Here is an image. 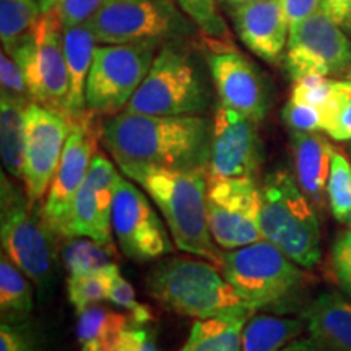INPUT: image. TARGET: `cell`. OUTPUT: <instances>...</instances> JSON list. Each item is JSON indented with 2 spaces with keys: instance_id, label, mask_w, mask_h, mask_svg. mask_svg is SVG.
Instances as JSON below:
<instances>
[{
  "instance_id": "cell-28",
  "label": "cell",
  "mask_w": 351,
  "mask_h": 351,
  "mask_svg": "<svg viewBox=\"0 0 351 351\" xmlns=\"http://www.w3.org/2000/svg\"><path fill=\"white\" fill-rule=\"evenodd\" d=\"M119 267L111 263L106 269L86 275H69L67 296L75 313H82L86 307L109 300V291L114 278L119 274Z\"/></svg>"
},
{
  "instance_id": "cell-25",
  "label": "cell",
  "mask_w": 351,
  "mask_h": 351,
  "mask_svg": "<svg viewBox=\"0 0 351 351\" xmlns=\"http://www.w3.org/2000/svg\"><path fill=\"white\" fill-rule=\"evenodd\" d=\"M306 330L304 320L289 315L256 313L243 330L241 351H280Z\"/></svg>"
},
{
  "instance_id": "cell-11",
  "label": "cell",
  "mask_w": 351,
  "mask_h": 351,
  "mask_svg": "<svg viewBox=\"0 0 351 351\" xmlns=\"http://www.w3.org/2000/svg\"><path fill=\"white\" fill-rule=\"evenodd\" d=\"M101 44H127L171 38L186 29L173 0H104L90 20Z\"/></svg>"
},
{
  "instance_id": "cell-48",
  "label": "cell",
  "mask_w": 351,
  "mask_h": 351,
  "mask_svg": "<svg viewBox=\"0 0 351 351\" xmlns=\"http://www.w3.org/2000/svg\"><path fill=\"white\" fill-rule=\"evenodd\" d=\"M346 78H348V80H351V69L348 70V73H346Z\"/></svg>"
},
{
  "instance_id": "cell-29",
  "label": "cell",
  "mask_w": 351,
  "mask_h": 351,
  "mask_svg": "<svg viewBox=\"0 0 351 351\" xmlns=\"http://www.w3.org/2000/svg\"><path fill=\"white\" fill-rule=\"evenodd\" d=\"M41 16L38 0H0V39L3 51L28 34Z\"/></svg>"
},
{
  "instance_id": "cell-32",
  "label": "cell",
  "mask_w": 351,
  "mask_h": 351,
  "mask_svg": "<svg viewBox=\"0 0 351 351\" xmlns=\"http://www.w3.org/2000/svg\"><path fill=\"white\" fill-rule=\"evenodd\" d=\"M108 301H111L112 304L124 309L134 326H143V324H148L153 319V313L150 307L143 304V302H140L137 298H135L134 287H132L124 276L121 275V271L116 275V278H114Z\"/></svg>"
},
{
  "instance_id": "cell-18",
  "label": "cell",
  "mask_w": 351,
  "mask_h": 351,
  "mask_svg": "<svg viewBox=\"0 0 351 351\" xmlns=\"http://www.w3.org/2000/svg\"><path fill=\"white\" fill-rule=\"evenodd\" d=\"M208 69L219 104L234 109L254 122H262L270 109V91L262 72L238 51H213Z\"/></svg>"
},
{
  "instance_id": "cell-35",
  "label": "cell",
  "mask_w": 351,
  "mask_h": 351,
  "mask_svg": "<svg viewBox=\"0 0 351 351\" xmlns=\"http://www.w3.org/2000/svg\"><path fill=\"white\" fill-rule=\"evenodd\" d=\"M184 15L200 26L207 34L218 36L225 29L217 13V0H176Z\"/></svg>"
},
{
  "instance_id": "cell-46",
  "label": "cell",
  "mask_w": 351,
  "mask_h": 351,
  "mask_svg": "<svg viewBox=\"0 0 351 351\" xmlns=\"http://www.w3.org/2000/svg\"><path fill=\"white\" fill-rule=\"evenodd\" d=\"M57 2H59V0H38L39 7H41V13L54 10L56 5H57Z\"/></svg>"
},
{
  "instance_id": "cell-7",
  "label": "cell",
  "mask_w": 351,
  "mask_h": 351,
  "mask_svg": "<svg viewBox=\"0 0 351 351\" xmlns=\"http://www.w3.org/2000/svg\"><path fill=\"white\" fill-rule=\"evenodd\" d=\"M7 173L0 178V241L2 251L38 288H47L54 269L51 228L29 204L25 189Z\"/></svg>"
},
{
  "instance_id": "cell-1",
  "label": "cell",
  "mask_w": 351,
  "mask_h": 351,
  "mask_svg": "<svg viewBox=\"0 0 351 351\" xmlns=\"http://www.w3.org/2000/svg\"><path fill=\"white\" fill-rule=\"evenodd\" d=\"M212 124L202 116H147L122 111L101 127V142L117 165L208 168Z\"/></svg>"
},
{
  "instance_id": "cell-41",
  "label": "cell",
  "mask_w": 351,
  "mask_h": 351,
  "mask_svg": "<svg viewBox=\"0 0 351 351\" xmlns=\"http://www.w3.org/2000/svg\"><path fill=\"white\" fill-rule=\"evenodd\" d=\"M322 2L324 0H282L289 32L304 20L311 19L315 12H319L322 8Z\"/></svg>"
},
{
  "instance_id": "cell-47",
  "label": "cell",
  "mask_w": 351,
  "mask_h": 351,
  "mask_svg": "<svg viewBox=\"0 0 351 351\" xmlns=\"http://www.w3.org/2000/svg\"><path fill=\"white\" fill-rule=\"evenodd\" d=\"M226 7H234V5H241V3H247V2H254V0H221Z\"/></svg>"
},
{
  "instance_id": "cell-24",
  "label": "cell",
  "mask_w": 351,
  "mask_h": 351,
  "mask_svg": "<svg viewBox=\"0 0 351 351\" xmlns=\"http://www.w3.org/2000/svg\"><path fill=\"white\" fill-rule=\"evenodd\" d=\"M32 101L3 95L0 98V153L5 173L20 182L23 179L26 127L25 111Z\"/></svg>"
},
{
  "instance_id": "cell-9",
  "label": "cell",
  "mask_w": 351,
  "mask_h": 351,
  "mask_svg": "<svg viewBox=\"0 0 351 351\" xmlns=\"http://www.w3.org/2000/svg\"><path fill=\"white\" fill-rule=\"evenodd\" d=\"M160 47V39L96 47L86 80L88 111L96 116H116L124 111L150 72Z\"/></svg>"
},
{
  "instance_id": "cell-2",
  "label": "cell",
  "mask_w": 351,
  "mask_h": 351,
  "mask_svg": "<svg viewBox=\"0 0 351 351\" xmlns=\"http://www.w3.org/2000/svg\"><path fill=\"white\" fill-rule=\"evenodd\" d=\"M119 169L155 202L179 251L219 265L221 251L208 226L207 171L153 165H122Z\"/></svg>"
},
{
  "instance_id": "cell-5",
  "label": "cell",
  "mask_w": 351,
  "mask_h": 351,
  "mask_svg": "<svg viewBox=\"0 0 351 351\" xmlns=\"http://www.w3.org/2000/svg\"><path fill=\"white\" fill-rule=\"evenodd\" d=\"M261 231L275 247L311 270L322 258L320 225L313 202L287 169H275L261 186Z\"/></svg>"
},
{
  "instance_id": "cell-12",
  "label": "cell",
  "mask_w": 351,
  "mask_h": 351,
  "mask_svg": "<svg viewBox=\"0 0 351 351\" xmlns=\"http://www.w3.org/2000/svg\"><path fill=\"white\" fill-rule=\"evenodd\" d=\"M285 67L293 82L306 75H340L351 69V41L320 8L289 32Z\"/></svg>"
},
{
  "instance_id": "cell-16",
  "label": "cell",
  "mask_w": 351,
  "mask_h": 351,
  "mask_svg": "<svg viewBox=\"0 0 351 351\" xmlns=\"http://www.w3.org/2000/svg\"><path fill=\"white\" fill-rule=\"evenodd\" d=\"M95 116L96 114L90 112L73 124V129L65 142L59 168L56 171L49 191L44 197L41 215L54 234L64 236L73 199L82 182L85 181L95 153L98 152L101 130L98 134V129L93 125Z\"/></svg>"
},
{
  "instance_id": "cell-14",
  "label": "cell",
  "mask_w": 351,
  "mask_h": 351,
  "mask_svg": "<svg viewBox=\"0 0 351 351\" xmlns=\"http://www.w3.org/2000/svg\"><path fill=\"white\" fill-rule=\"evenodd\" d=\"M73 124L75 122L65 114L34 101L26 106V147L21 182L32 205L41 202L49 191Z\"/></svg>"
},
{
  "instance_id": "cell-26",
  "label": "cell",
  "mask_w": 351,
  "mask_h": 351,
  "mask_svg": "<svg viewBox=\"0 0 351 351\" xmlns=\"http://www.w3.org/2000/svg\"><path fill=\"white\" fill-rule=\"evenodd\" d=\"M32 280L2 254L0 258V313L2 322H26L33 313Z\"/></svg>"
},
{
  "instance_id": "cell-38",
  "label": "cell",
  "mask_w": 351,
  "mask_h": 351,
  "mask_svg": "<svg viewBox=\"0 0 351 351\" xmlns=\"http://www.w3.org/2000/svg\"><path fill=\"white\" fill-rule=\"evenodd\" d=\"M283 122L295 132H319L322 130V112L307 104L288 99L282 112Z\"/></svg>"
},
{
  "instance_id": "cell-3",
  "label": "cell",
  "mask_w": 351,
  "mask_h": 351,
  "mask_svg": "<svg viewBox=\"0 0 351 351\" xmlns=\"http://www.w3.org/2000/svg\"><path fill=\"white\" fill-rule=\"evenodd\" d=\"M218 269L256 313L300 315L309 302L306 269L267 239L221 251Z\"/></svg>"
},
{
  "instance_id": "cell-40",
  "label": "cell",
  "mask_w": 351,
  "mask_h": 351,
  "mask_svg": "<svg viewBox=\"0 0 351 351\" xmlns=\"http://www.w3.org/2000/svg\"><path fill=\"white\" fill-rule=\"evenodd\" d=\"M117 351H161L155 337L148 328L130 324L122 333L121 345Z\"/></svg>"
},
{
  "instance_id": "cell-23",
  "label": "cell",
  "mask_w": 351,
  "mask_h": 351,
  "mask_svg": "<svg viewBox=\"0 0 351 351\" xmlns=\"http://www.w3.org/2000/svg\"><path fill=\"white\" fill-rule=\"evenodd\" d=\"M256 314L251 307L230 311L208 319H197L181 351H241L243 330Z\"/></svg>"
},
{
  "instance_id": "cell-31",
  "label": "cell",
  "mask_w": 351,
  "mask_h": 351,
  "mask_svg": "<svg viewBox=\"0 0 351 351\" xmlns=\"http://www.w3.org/2000/svg\"><path fill=\"white\" fill-rule=\"evenodd\" d=\"M327 204L337 221H351V161L337 150L327 181Z\"/></svg>"
},
{
  "instance_id": "cell-45",
  "label": "cell",
  "mask_w": 351,
  "mask_h": 351,
  "mask_svg": "<svg viewBox=\"0 0 351 351\" xmlns=\"http://www.w3.org/2000/svg\"><path fill=\"white\" fill-rule=\"evenodd\" d=\"M121 340H109V341H96L82 346V351H117L119 350Z\"/></svg>"
},
{
  "instance_id": "cell-49",
  "label": "cell",
  "mask_w": 351,
  "mask_h": 351,
  "mask_svg": "<svg viewBox=\"0 0 351 351\" xmlns=\"http://www.w3.org/2000/svg\"><path fill=\"white\" fill-rule=\"evenodd\" d=\"M350 155H351V143H350Z\"/></svg>"
},
{
  "instance_id": "cell-43",
  "label": "cell",
  "mask_w": 351,
  "mask_h": 351,
  "mask_svg": "<svg viewBox=\"0 0 351 351\" xmlns=\"http://www.w3.org/2000/svg\"><path fill=\"white\" fill-rule=\"evenodd\" d=\"M322 8L340 26L351 28V0H324Z\"/></svg>"
},
{
  "instance_id": "cell-8",
  "label": "cell",
  "mask_w": 351,
  "mask_h": 351,
  "mask_svg": "<svg viewBox=\"0 0 351 351\" xmlns=\"http://www.w3.org/2000/svg\"><path fill=\"white\" fill-rule=\"evenodd\" d=\"M64 28L59 13H41L36 25L5 51L23 70L34 103L65 114L69 101V70L64 54Z\"/></svg>"
},
{
  "instance_id": "cell-15",
  "label": "cell",
  "mask_w": 351,
  "mask_h": 351,
  "mask_svg": "<svg viewBox=\"0 0 351 351\" xmlns=\"http://www.w3.org/2000/svg\"><path fill=\"white\" fill-rule=\"evenodd\" d=\"M119 178L121 173L104 152H96L73 199L62 238H90L114 251L112 208Z\"/></svg>"
},
{
  "instance_id": "cell-21",
  "label": "cell",
  "mask_w": 351,
  "mask_h": 351,
  "mask_svg": "<svg viewBox=\"0 0 351 351\" xmlns=\"http://www.w3.org/2000/svg\"><path fill=\"white\" fill-rule=\"evenodd\" d=\"M291 153L298 186L315 208L327 202V181L335 148L317 132L291 130Z\"/></svg>"
},
{
  "instance_id": "cell-19",
  "label": "cell",
  "mask_w": 351,
  "mask_h": 351,
  "mask_svg": "<svg viewBox=\"0 0 351 351\" xmlns=\"http://www.w3.org/2000/svg\"><path fill=\"white\" fill-rule=\"evenodd\" d=\"M234 32L241 43L262 59L278 64L287 49L289 25L282 0H254L230 7Z\"/></svg>"
},
{
  "instance_id": "cell-13",
  "label": "cell",
  "mask_w": 351,
  "mask_h": 351,
  "mask_svg": "<svg viewBox=\"0 0 351 351\" xmlns=\"http://www.w3.org/2000/svg\"><path fill=\"white\" fill-rule=\"evenodd\" d=\"M112 230L119 249L132 261H155L174 251L173 239L147 192L122 174L114 195Z\"/></svg>"
},
{
  "instance_id": "cell-37",
  "label": "cell",
  "mask_w": 351,
  "mask_h": 351,
  "mask_svg": "<svg viewBox=\"0 0 351 351\" xmlns=\"http://www.w3.org/2000/svg\"><path fill=\"white\" fill-rule=\"evenodd\" d=\"M0 82H2L3 95L15 96V98L23 101H33L23 70L5 51H2V54H0Z\"/></svg>"
},
{
  "instance_id": "cell-42",
  "label": "cell",
  "mask_w": 351,
  "mask_h": 351,
  "mask_svg": "<svg viewBox=\"0 0 351 351\" xmlns=\"http://www.w3.org/2000/svg\"><path fill=\"white\" fill-rule=\"evenodd\" d=\"M328 137L337 142H348L351 140V99L343 104V108L333 116V119L324 127Z\"/></svg>"
},
{
  "instance_id": "cell-22",
  "label": "cell",
  "mask_w": 351,
  "mask_h": 351,
  "mask_svg": "<svg viewBox=\"0 0 351 351\" xmlns=\"http://www.w3.org/2000/svg\"><path fill=\"white\" fill-rule=\"evenodd\" d=\"M64 54L69 70L67 112L73 122L83 119L91 111L86 108V80L93 65L96 39L90 21L64 29Z\"/></svg>"
},
{
  "instance_id": "cell-44",
  "label": "cell",
  "mask_w": 351,
  "mask_h": 351,
  "mask_svg": "<svg viewBox=\"0 0 351 351\" xmlns=\"http://www.w3.org/2000/svg\"><path fill=\"white\" fill-rule=\"evenodd\" d=\"M280 351H326L313 337H298L285 345Z\"/></svg>"
},
{
  "instance_id": "cell-36",
  "label": "cell",
  "mask_w": 351,
  "mask_h": 351,
  "mask_svg": "<svg viewBox=\"0 0 351 351\" xmlns=\"http://www.w3.org/2000/svg\"><path fill=\"white\" fill-rule=\"evenodd\" d=\"M0 351H43L29 320L2 322L0 326Z\"/></svg>"
},
{
  "instance_id": "cell-4",
  "label": "cell",
  "mask_w": 351,
  "mask_h": 351,
  "mask_svg": "<svg viewBox=\"0 0 351 351\" xmlns=\"http://www.w3.org/2000/svg\"><path fill=\"white\" fill-rule=\"evenodd\" d=\"M147 291L158 304L182 317L208 319L249 307L218 265L200 257L158 262L147 276Z\"/></svg>"
},
{
  "instance_id": "cell-27",
  "label": "cell",
  "mask_w": 351,
  "mask_h": 351,
  "mask_svg": "<svg viewBox=\"0 0 351 351\" xmlns=\"http://www.w3.org/2000/svg\"><path fill=\"white\" fill-rule=\"evenodd\" d=\"M77 315V340L82 346L96 341L121 340L122 333L132 324L129 315L98 304L86 307Z\"/></svg>"
},
{
  "instance_id": "cell-34",
  "label": "cell",
  "mask_w": 351,
  "mask_h": 351,
  "mask_svg": "<svg viewBox=\"0 0 351 351\" xmlns=\"http://www.w3.org/2000/svg\"><path fill=\"white\" fill-rule=\"evenodd\" d=\"M330 269L337 285L351 300V230L339 232L333 239Z\"/></svg>"
},
{
  "instance_id": "cell-6",
  "label": "cell",
  "mask_w": 351,
  "mask_h": 351,
  "mask_svg": "<svg viewBox=\"0 0 351 351\" xmlns=\"http://www.w3.org/2000/svg\"><path fill=\"white\" fill-rule=\"evenodd\" d=\"M210 104L208 86L192 54L174 43L156 52L150 72L124 111L147 116H200Z\"/></svg>"
},
{
  "instance_id": "cell-39",
  "label": "cell",
  "mask_w": 351,
  "mask_h": 351,
  "mask_svg": "<svg viewBox=\"0 0 351 351\" xmlns=\"http://www.w3.org/2000/svg\"><path fill=\"white\" fill-rule=\"evenodd\" d=\"M103 2L104 0H59L56 12L59 13L60 23L65 29L90 21Z\"/></svg>"
},
{
  "instance_id": "cell-17",
  "label": "cell",
  "mask_w": 351,
  "mask_h": 351,
  "mask_svg": "<svg viewBox=\"0 0 351 351\" xmlns=\"http://www.w3.org/2000/svg\"><path fill=\"white\" fill-rule=\"evenodd\" d=\"M263 165L257 122L218 104L212 122L207 178H256Z\"/></svg>"
},
{
  "instance_id": "cell-10",
  "label": "cell",
  "mask_w": 351,
  "mask_h": 351,
  "mask_svg": "<svg viewBox=\"0 0 351 351\" xmlns=\"http://www.w3.org/2000/svg\"><path fill=\"white\" fill-rule=\"evenodd\" d=\"M208 226L223 251L263 239L261 231V186L256 178L208 179Z\"/></svg>"
},
{
  "instance_id": "cell-50",
  "label": "cell",
  "mask_w": 351,
  "mask_h": 351,
  "mask_svg": "<svg viewBox=\"0 0 351 351\" xmlns=\"http://www.w3.org/2000/svg\"><path fill=\"white\" fill-rule=\"evenodd\" d=\"M348 225H350V230H351V221H350V223H348Z\"/></svg>"
},
{
  "instance_id": "cell-33",
  "label": "cell",
  "mask_w": 351,
  "mask_h": 351,
  "mask_svg": "<svg viewBox=\"0 0 351 351\" xmlns=\"http://www.w3.org/2000/svg\"><path fill=\"white\" fill-rule=\"evenodd\" d=\"M333 90V80L324 75H306L295 82L289 99L307 104L322 112Z\"/></svg>"
},
{
  "instance_id": "cell-20",
  "label": "cell",
  "mask_w": 351,
  "mask_h": 351,
  "mask_svg": "<svg viewBox=\"0 0 351 351\" xmlns=\"http://www.w3.org/2000/svg\"><path fill=\"white\" fill-rule=\"evenodd\" d=\"M309 337L326 351H351V300L339 291L319 293L300 313Z\"/></svg>"
},
{
  "instance_id": "cell-30",
  "label": "cell",
  "mask_w": 351,
  "mask_h": 351,
  "mask_svg": "<svg viewBox=\"0 0 351 351\" xmlns=\"http://www.w3.org/2000/svg\"><path fill=\"white\" fill-rule=\"evenodd\" d=\"M64 265L69 275H86L111 265L114 251L90 238H72L65 244Z\"/></svg>"
}]
</instances>
